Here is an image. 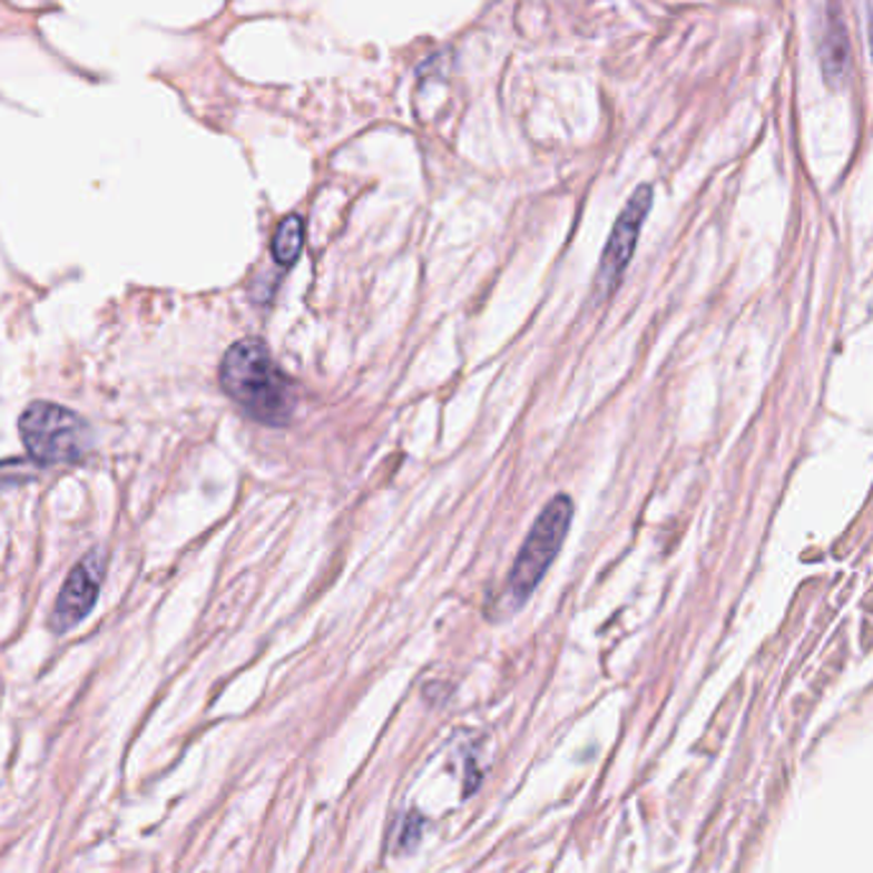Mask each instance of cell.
<instances>
[{
    "mask_svg": "<svg viewBox=\"0 0 873 873\" xmlns=\"http://www.w3.org/2000/svg\"><path fill=\"white\" fill-rule=\"evenodd\" d=\"M220 386L253 422L286 426L296 409L294 383L278 369L264 340L243 337L220 363Z\"/></svg>",
    "mask_w": 873,
    "mask_h": 873,
    "instance_id": "6da1fadb",
    "label": "cell"
},
{
    "mask_svg": "<svg viewBox=\"0 0 873 873\" xmlns=\"http://www.w3.org/2000/svg\"><path fill=\"white\" fill-rule=\"evenodd\" d=\"M575 517V506L570 496H555L552 501L545 506V511L539 513L534 527L523 539L519 549L517 562H513L509 572V596L511 608H521L531 598V592L537 590V585L545 580L549 567H552L557 552L565 545L567 531Z\"/></svg>",
    "mask_w": 873,
    "mask_h": 873,
    "instance_id": "7a4b0ae2",
    "label": "cell"
},
{
    "mask_svg": "<svg viewBox=\"0 0 873 873\" xmlns=\"http://www.w3.org/2000/svg\"><path fill=\"white\" fill-rule=\"evenodd\" d=\"M23 448L37 465L80 462L92 448L85 419L51 401H33L19 419Z\"/></svg>",
    "mask_w": 873,
    "mask_h": 873,
    "instance_id": "3957f363",
    "label": "cell"
},
{
    "mask_svg": "<svg viewBox=\"0 0 873 873\" xmlns=\"http://www.w3.org/2000/svg\"><path fill=\"white\" fill-rule=\"evenodd\" d=\"M654 203V192L649 185H641L628 199L624 213L618 215V220L610 230V238L606 243V253L600 258L598 266V294H614V290L621 284L626 266L631 264L636 243H639L641 225L649 215Z\"/></svg>",
    "mask_w": 873,
    "mask_h": 873,
    "instance_id": "277c9868",
    "label": "cell"
},
{
    "mask_svg": "<svg viewBox=\"0 0 873 873\" xmlns=\"http://www.w3.org/2000/svg\"><path fill=\"white\" fill-rule=\"evenodd\" d=\"M105 565H108V560H105L102 549H92V552L69 572L65 588L57 598L55 614H51V628H55V631L65 634L90 614L105 578Z\"/></svg>",
    "mask_w": 873,
    "mask_h": 873,
    "instance_id": "5b68a950",
    "label": "cell"
},
{
    "mask_svg": "<svg viewBox=\"0 0 873 873\" xmlns=\"http://www.w3.org/2000/svg\"><path fill=\"white\" fill-rule=\"evenodd\" d=\"M820 65H823L825 82L831 87H843L851 75V41L841 16H831L820 41Z\"/></svg>",
    "mask_w": 873,
    "mask_h": 873,
    "instance_id": "8992f818",
    "label": "cell"
},
{
    "mask_svg": "<svg viewBox=\"0 0 873 873\" xmlns=\"http://www.w3.org/2000/svg\"><path fill=\"white\" fill-rule=\"evenodd\" d=\"M304 248V220L300 215H290L278 223V228L271 238V256L282 268L296 264Z\"/></svg>",
    "mask_w": 873,
    "mask_h": 873,
    "instance_id": "52a82bcc",
    "label": "cell"
},
{
    "mask_svg": "<svg viewBox=\"0 0 873 873\" xmlns=\"http://www.w3.org/2000/svg\"><path fill=\"white\" fill-rule=\"evenodd\" d=\"M39 473V465L33 460H6L0 462V491L6 488L26 483V480H33V475Z\"/></svg>",
    "mask_w": 873,
    "mask_h": 873,
    "instance_id": "ba28073f",
    "label": "cell"
},
{
    "mask_svg": "<svg viewBox=\"0 0 873 873\" xmlns=\"http://www.w3.org/2000/svg\"><path fill=\"white\" fill-rule=\"evenodd\" d=\"M422 825H424L422 817H419L416 812H412V815L404 820V825H401V837H399L401 851L412 849V845L419 841V835H422Z\"/></svg>",
    "mask_w": 873,
    "mask_h": 873,
    "instance_id": "9c48e42d",
    "label": "cell"
},
{
    "mask_svg": "<svg viewBox=\"0 0 873 873\" xmlns=\"http://www.w3.org/2000/svg\"><path fill=\"white\" fill-rule=\"evenodd\" d=\"M869 43H871V57H873V11H871V23H869Z\"/></svg>",
    "mask_w": 873,
    "mask_h": 873,
    "instance_id": "30bf717a",
    "label": "cell"
}]
</instances>
